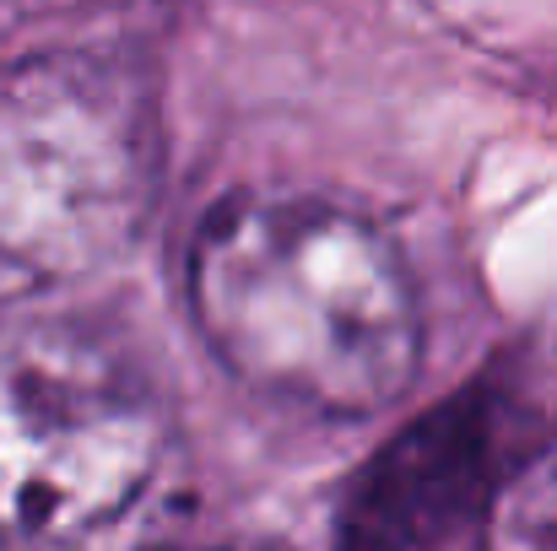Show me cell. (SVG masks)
I'll use <instances>...</instances> for the list:
<instances>
[{
    "mask_svg": "<svg viewBox=\"0 0 557 551\" xmlns=\"http://www.w3.org/2000/svg\"><path fill=\"white\" fill-rule=\"evenodd\" d=\"M189 314L233 378L358 422L422 367V303L369 216L320 195H233L189 243Z\"/></svg>",
    "mask_w": 557,
    "mask_h": 551,
    "instance_id": "obj_1",
    "label": "cell"
},
{
    "mask_svg": "<svg viewBox=\"0 0 557 551\" xmlns=\"http://www.w3.org/2000/svg\"><path fill=\"white\" fill-rule=\"evenodd\" d=\"M195 465L152 373L76 320L0 325V541L147 547L189 519Z\"/></svg>",
    "mask_w": 557,
    "mask_h": 551,
    "instance_id": "obj_2",
    "label": "cell"
},
{
    "mask_svg": "<svg viewBox=\"0 0 557 551\" xmlns=\"http://www.w3.org/2000/svg\"><path fill=\"white\" fill-rule=\"evenodd\" d=\"M163 184L152 87L87 49L0 71V260L38 276L114 265Z\"/></svg>",
    "mask_w": 557,
    "mask_h": 551,
    "instance_id": "obj_3",
    "label": "cell"
},
{
    "mask_svg": "<svg viewBox=\"0 0 557 551\" xmlns=\"http://www.w3.org/2000/svg\"><path fill=\"white\" fill-rule=\"evenodd\" d=\"M482 460V422L466 416H433L422 433H411L395 454L373 460L369 487L347 509V541H433L438 509L433 492L449 487L466 509L487 519V498L471 487V465Z\"/></svg>",
    "mask_w": 557,
    "mask_h": 551,
    "instance_id": "obj_4",
    "label": "cell"
},
{
    "mask_svg": "<svg viewBox=\"0 0 557 551\" xmlns=\"http://www.w3.org/2000/svg\"><path fill=\"white\" fill-rule=\"evenodd\" d=\"M482 536L493 547L557 551V443L531 454L487 503Z\"/></svg>",
    "mask_w": 557,
    "mask_h": 551,
    "instance_id": "obj_5",
    "label": "cell"
},
{
    "mask_svg": "<svg viewBox=\"0 0 557 551\" xmlns=\"http://www.w3.org/2000/svg\"><path fill=\"white\" fill-rule=\"evenodd\" d=\"M16 11L27 16H54V11H76V5H92V0H11Z\"/></svg>",
    "mask_w": 557,
    "mask_h": 551,
    "instance_id": "obj_6",
    "label": "cell"
}]
</instances>
